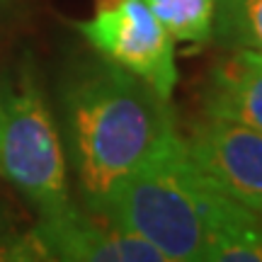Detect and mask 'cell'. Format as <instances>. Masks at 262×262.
<instances>
[{
	"label": "cell",
	"mask_w": 262,
	"mask_h": 262,
	"mask_svg": "<svg viewBox=\"0 0 262 262\" xmlns=\"http://www.w3.org/2000/svg\"><path fill=\"white\" fill-rule=\"evenodd\" d=\"M211 39L224 51L262 54V0H216Z\"/></svg>",
	"instance_id": "9"
},
{
	"label": "cell",
	"mask_w": 262,
	"mask_h": 262,
	"mask_svg": "<svg viewBox=\"0 0 262 262\" xmlns=\"http://www.w3.org/2000/svg\"><path fill=\"white\" fill-rule=\"evenodd\" d=\"M0 262H44V257L27 233L17 243L0 245Z\"/></svg>",
	"instance_id": "11"
},
{
	"label": "cell",
	"mask_w": 262,
	"mask_h": 262,
	"mask_svg": "<svg viewBox=\"0 0 262 262\" xmlns=\"http://www.w3.org/2000/svg\"><path fill=\"white\" fill-rule=\"evenodd\" d=\"M61 112L68 160L90 214L178 126L170 100L97 54L66 68Z\"/></svg>",
	"instance_id": "1"
},
{
	"label": "cell",
	"mask_w": 262,
	"mask_h": 262,
	"mask_svg": "<svg viewBox=\"0 0 262 262\" xmlns=\"http://www.w3.org/2000/svg\"><path fill=\"white\" fill-rule=\"evenodd\" d=\"M10 3H12V0H0V12H3V10H5V8H8Z\"/></svg>",
	"instance_id": "12"
},
{
	"label": "cell",
	"mask_w": 262,
	"mask_h": 262,
	"mask_svg": "<svg viewBox=\"0 0 262 262\" xmlns=\"http://www.w3.org/2000/svg\"><path fill=\"white\" fill-rule=\"evenodd\" d=\"M175 41L206 44L214 37L216 0H143Z\"/></svg>",
	"instance_id": "10"
},
{
	"label": "cell",
	"mask_w": 262,
	"mask_h": 262,
	"mask_svg": "<svg viewBox=\"0 0 262 262\" xmlns=\"http://www.w3.org/2000/svg\"><path fill=\"white\" fill-rule=\"evenodd\" d=\"M199 262H262V214L214 189Z\"/></svg>",
	"instance_id": "8"
},
{
	"label": "cell",
	"mask_w": 262,
	"mask_h": 262,
	"mask_svg": "<svg viewBox=\"0 0 262 262\" xmlns=\"http://www.w3.org/2000/svg\"><path fill=\"white\" fill-rule=\"evenodd\" d=\"M44 262H172L148 241L71 204L29 231Z\"/></svg>",
	"instance_id": "6"
},
{
	"label": "cell",
	"mask_w": 262,
	"mask_h": 262,
	"mask_svg": "<svg viewBox=\"0 0 262 262\" xmlns=\"http://www.w3.org/2000/svg\"><path fill=\"white\" fill-rule=\"evenodd\" d=\"M97 56L134 73L160 97L178 85L175 39L143 0H95L93 15L75 22Z\"/></svg>",
	"instance_id": "4"
},
{
	"label": "cell",
	"mask_w": 262,
	"mask_h": 262,
	"mask_svg": "<svg viewBox=\"0 0 262 262\" xmlns=\"http://www.w3.org/2000/svg\"><path fill=\"white\" fill-rule=\"evenodd\" d=\"M202 114L262 131V54L228 51L202 85Z\"/></svg>",
	"instance_id": "7"
},
{
	"label": "cell",
	"mask_w": 262,
	"mask_h": 262,
	"mask_svg": "<svg viewBox=\"0 0 262 262\" xmlns=\"http://www.w3.org/2000/svg\"><path fill=\"white\" fill-rule=\"evenodd\" d=\"M182 139L211 187L262 214V131L202 114Z\"/></svg>",
	"instance_id": "5"
},
{
	"label": "cell",
	"mask_w": 262,
	"mask_h": 262,
	"mask_svg": "<svg viewBox=\"0 0 262 262\" xmlns=\"http://www.w3.org/2000/svg\"><path fill=\"white\" fill-rule=\"evenodd\" d=\"M214 187L196 170L175 126L93 216L148 241L172 262H199Z\"/></svg>",
	"instance_id": "2"
},
{
	"label": "cell",
	"mask_w": 262,
	"mask_h": 262,
	"mask_svg": "<svg viewBox=\"0 0 262 262\" xmlns=\"http://www.w3.org/2000/svg\"><path fill=\"white\" fill-rule=\"evenodd\" d=\"M0 172L39 219L73 204L63 139L32 56L0 88Z\"/></svg>",
	"instance_id": "3"
}]
</instances>
